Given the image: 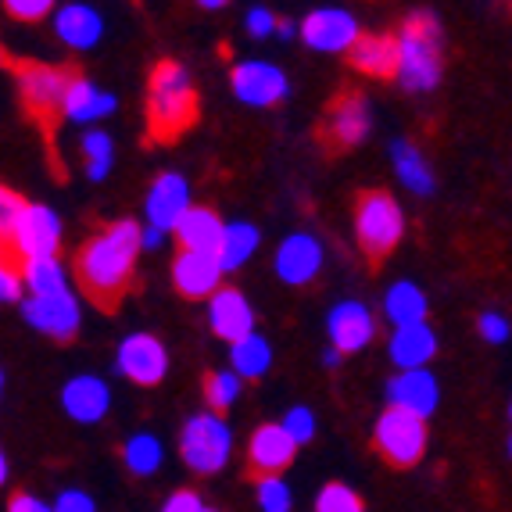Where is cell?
<instances>
[{
	"label": "cell",
	"mask_w": 512,
	"mask_h": 512,
	"mask_svg": "<svg viewBox=\"0 0 512 512\" xmlns=\"http://www.w3.org/2000/svg\"><path fill=\"white\" fill-rule=\"evenodd\" d=\"M144 226L133 219H119L97 230L86 240L76 255V276L83 283V291L101 305H115L126 294L133 269H137V255L144 251L140 244Z\"/></svg>",
	"instance_id": "obj_1"
},
{
	"label": "cell",
	"mask_w": 512,
	"mask_h": 512,
	"mask_svg": "<svg viewBox=\"0 0 512 512\" xmlns=\"http://www.w3.org/2000/svg\"><path fill=\"white\" fill-rule=\"evenodd\" d=\"M444 76V29L434 11H412L398 29V86L430 94Z\"/></svg>",
	"instance_id": "obj_2"
},
{
	"label": "cell",
	"mask_w": 512,
	"mask_h": 512,
	"mask_svg": "<svg viewBox=\"0 0 512 512\" xmlns=\"http://www.w3.org/2000/svg\"><path fill=\"white\" fill-rule=\"evenodd\" d=\"M197 122V86L187 65L158 61L147 79V126L158 140L180 137Z\"/></svg>",
	"instance_id": "obj_3"
},
{
	"label": "cell",
	"mask_w": 512,
	"mask_h": 512,
	"mask_svg": "<svg viewBox=\"0 0 512 512\" xmlns=\"http://www.w3.org/2000/svg\"><path fill=\"white\" fill-rule=\"evenodd\" d=\"M180 455L187 470L201 477H215L226 470L233 455V427L222 412H194L180 430Z\"/></svg>",
	"instance_id": "obj_4"
},
{
	"label": "cell",
	"mask_w": 512,
	"mask_h": 512,
	"mask_svg": "<svg viewBox=\"0 0 512 512\" xmlns=\"http://www.w3.org/2000/svg\"><path fill=\"white\" fill-rule=\"evenodd\" d=\"M405 237V208L387 190H369L355 205V240L369 258L391 255Z\"/></svg>",
	"instance_id": "obj_5"
},
{
	"label": "cell",
	"mask_w": 512,
	"mask_h": 512,
	"mask_svg": "<svg viewBox=\"0 0 512 512\" xmlns=\"http://www.w3.org/2000/svg\"><path fill=\"white\" fill-rule=\"evenodd\" d=\"M427 419L412 416L402 409H384L373 423V448L391 462L394 470H409L427 455Z\"/></svg>",
	"instance_id": "obj_6"
},
{
	"label": "cell",
	"mask_w": 512,
	"mask_h": 512,
	"mask_svg": "<svg viewBox=\"0 0 512 512\" xmlns=\"http://www.w3.org/2000/svg\"><path fill=\"white\" fill-rule=\"evenodd\" d=\"M72 72L61 65H47V61H18L15 65V86L18 97L33 111L36 119H51L58 115L65 94H69Z\"/></svg>",
	"instance_id": "obj_7"
},
{
	"label": "cell",
	"mask_w": 512,
	"mask_h": 512,
	"mask_svg": "<svg viewBox=\"0 0 512 512\" xmlns=\"http://www.w3.org/2000/svg\"><path fill=\"white\" fill-rule=\"evenodd\" d=\"M61 240H65L61 215L54 212L51 205L29 201L22 219H18L15 233L4 240V248L22 258V262H29V258H54L61 251Z\"/></svg>",
	"instance_id": "obj_8"
},
{
	"label": "cell",
	"mask_w": 512,
	"mask_h": 512,
	"mask_svg": "<svg viewBox=\"0 0 512 512\" xmlns=\"http://www.w3.org/2000/svg\"><path fill=\"white\" fill-rule=\"evenodd\" d=\"M230 90L244 108H273L287 101L291 83L280 65L265 58H244L230 69Z\"/></svg>",
	"instance_id": "obj_9"
},
{
	"label": "cell",
	"mask_w": 512,
	"mask_h": 512,
	"mask_svg": "<svg viewBox=\"0 0 512 512\" xmlns=\"http://www.w3.org/2000/svg\"><path fill=\"white\" fill-rule=\"evenodd\" d=\"M22 319L36 333L51 337V341H72L83 326V308L72 291L61 294H29L22 301Z\"/></svg>",
	"instance_id": "obj_10"
},
{
	"label": "cell",
	"mask_w": 512,
	"mask_h": 512,
	"mask_svg": "<svg viewBox=\"0 0 512 512\" xmlns=\"http://www.w3.org/2000/svg\"><path fill=\"white\" fill-rule=\"evenodd\" d=\"M115 369L137 387H158L169 373V351L154 333H126L115 351Z\"/></svg>",
	"instance_id": "obj_11"
},
{
	"label": "cell",
	"mask_w": 512,
	"mask_h": 512,
	"mask_svg": "<svg viewBox=\"0 0 512 512\" xmlns=\"http://www.w3.org/2000/svg\"><path fill=\"white\" fill-rule=\"evenodd\" d=\"M359 36V18L348 8H316L301 18V40L316 54H351Z\"/></svg>",
	"instance_id": "obj_12"
},
{
	"label": "cell",
	"mask_w": 512,
	"mask_h": 512,
	"mask_svg": "<svg viewBox=\"0 0 512 512\" xmlns=\"http://www.w3.org/2000/svg\"><path fill=\"white\" fill-rule=\"evenodd\" d=\"M194 208V190H190L183 172H162L144 194V219L147 226H158L165 233H176L183 215Z\"/></svg>",
	"instance_id": "obj_13"
},
{
	"label": "cell",
	"mask_w": 512,
	"mask_h": 512,
	"mask_svg": "<svg viewBox=\"0 0 512 512\" xmlns=\"http://www.w3.org/2000/svg\"><path fill=\"white\" fill-rule=\"evenodd\" d=\"M326 337L330 348H337L341 355H355L366 351L376 337V316L373 308L359 298H344L326 312Z\"/></svg>",
	"instance_id": "obj_14"
},
{
	"label": "cell",
	"mask_w": 512,
	"mask_h": 512,
	"mask_svg": "<svg viewBox=\"0 0 512 512\" xmlns=\"http://www.w3.org/2000/svg\"><path fill=\"white\" fill-rule=\"evenodd\" d=\"M323 262H326V248L323 240L316 233L298 230V233H287L280 240V248H276L273 258V269L283 283H291V287H305L312 283L319 273H323Z\"/></svg>",
	"instance_id": "obj_15"
},
{
	"label": "cell",
	"mask_w": 512,
	"mask_h": 512,
	"mask_svg": "<svg viewBox=\"0 0 512 512\" xmlns=\"http://www.w3.org/2000/svg\"><path fill=\"white\" fill-rule=\"evenodd\" d=\"M437 405H441V384L430 369H398L387 380V409H402L419 419H430Z\"/></svg>",
	"instance_id": "obj_16"
},
{
	"label": "cell",
	"mask_w": 512,
	"mask_h": 512,
	"mask_svg": "<svg viewBox=\"0 0 512 512\" xmlns=\"http://www.w3.org/2000/svg\"><path fill=\"white\" fill-rule=\"evenodd\" d=\"M61 409L72 423L94 427L111 412V387L104 376L97 373H76L61 387Z\"/></svg>",
	"instance_id": "obj_17"
},
{
	"label": "cell",
	"mask_w": 512,
	"mask_h": 512,
	"mask_svg": "<svg viewBox=\"0 0 512 512\" xmlns=\"http://www.w3.org/2000/svg\"><path fill=\"white\" fill-rule=\"evenodd\" d=\"M222 269L219 255L212 251H183L172 258V283H176V291L190 301H201V298H212L215 291L222 287Z\"/></svg>",
	"instance_id": "obj_18"
},
{
	"label": "cell",
	"mask_w": 512,
	"mask_h": 512,
	"mask_svg": "<svg viewBox=\"0 0 512 512\" xmlns=\"http://www.w3.org/2000/svg\"><path fill=\"white\" fill-rule=\"evenodd\" d=\"M208 326L219 341L237 344L244 341L248 333H255V308L244 298V291L237 287H219V291L208 298Z\"/></svg>",
	"instance_id": "obj_19"
},
{
	"label": "cell",
	"mask_w": 512,
	"mask_h": 512,
	"mask_svg": "<svg viewBox=\"0 0 512 512\" xmlns=\"http://www.w3.org/2000/svg\"><path fill=\"white\" fill-rule=\"evenodd\" d=\"M54 36H58L69 51H94L97 43L104 40V15L94 4H83V0H72V4H61L51 18Z\"/></svg>",
	"instance_id": "obj_20"
},
{
	"label": "cell",
	"mask_w": 512,
	"mask_h": 512,
	"mask_svg": "<svg viewBox=\"0 0 512 512\" xmlns=\"http://www.w3.org/2000/svg\"><path fill=\"white\" fill-rule=\"evenodd\" d=\"M298 455V441H294L283 423H262L248 441V466L258 477H280Z\"/></svg>",
	"instance_id": "obj_21"
},
{
	"label": "cell",
	"mask_w": 512,
	"mask_h": 512,
	"mask_svg": "<svg viewBox=\"0 0 512 512\" xmlns=\"http://www.w3.org/2000/svg\"><path fill=\"white\" fill-rule=\"evenodd\" d=\"M373 133V104L362 94H341L326 115V137L337 147H359Z\"/></svg>",
	"instance_id": "obj_22"
},
{
	"label": "cell",
	"mask_w": 512,
	"mask_h": 512,
	"mask_svg": "<svg viewBox=\"0 0 512 512\" xmlns=\"http://www.w3.org/2000/svg\"><path fill=\"white\" fill-rule=\"evenodd\" d=\"M115 108H119V97L111 94V90H101L94 79L86 76H72L69 94H65V104H61V115L69 122H76V126L90 129L101 119H108V115H115Z\"/></svg>",
	"instance_id": "obj_23"
},
{
	"label": "cell",
	"mask_w": 512,
	"mask_h": 512,
	"mask_svg": "<svg viewBox=\"0 0 512 512\" xmlns=\"http://www.w3.org/2000/svg\"><path fill=\"white\" fill-rule=\"evenodd\" d=\"M387 355L398 369H427L437 355V330L430 323L394 326Z\"/></svg>",
	"instance_id": "obj_24"
},
{
	"label": "cell",
	"mask_w": 512,
	"mask_h": 512,
	"mask_svg": "<svg viewBox=\"0 0 512 512\" xmlns=\"http://www.w3.org/2000/svg\"><path fill=\"white\" fill-rule=\"evenodd\" d=\"M391 165H394V176H398V183H402L409 194L430 197L437 190L434 165H430V158L419 151L412 140H405V137L391 140Z\"/></svg>",
	"instance_id": "obj_25"
},
{
	"label": "cell",
	"mask_w": 512,
	"mask_h": 512,
	"mask_svg": "<svg viewBox=\"0 0 512 512\" xmlns=\"http://www.w3.org/2000/svg\"><path fill=\"white\" fill-rule=\"evenodd\" d=\"M348 61L362 76L373 79H394L398 76V36L387 33H362L359 43L351 47Z\"/></svg>",
	"instance_id": "obj_26"
},
{
	"label": "cell",
	"mask_w": 512,
	"mask_h": 512,
	"mask_svg": "<svg viewBox=\"0 0 512 512\" xmlns=\"http://www.w3.org/2000/svg\"><path fill=\"white\" fill-rule=\"evenodd\" d=\"M222 237H226V222L219 219V212H212L205 205H194L176 226V240H180L183 251H212V255H219Z\"/></svg>",
	"instance_id": "obj_27"
},
{
	"label": "cell",
	"mask_w": 512,
	"mask_h": 512,
	"mask_svg": "<svg viewBox=\"0 0 512 512\" xmlns=\"http://www.w3.org/2000/svg\"><path fill=\"white\" fill-rule=\"evenodd\" d=\"M430 312V298L427 291L412 280H398L387 287L384 294V319L394 326H412V323H427Z\"/></svg>",
	"instance_id": "obj_28"
},
{
	"label": "cell",
	"mask_w": 512,
	"mask_h": 512,
	"mask_svg": "<svg viewBox=\"0 0 512 512\" xmlns=\"http://www.w3.org/2000/svg\"><path fill=\"white\" fill-rule=\"evenodd\" d=\"M258 244H262V233H258L255 222H248V219L226 222V237H222V248H219L222 269H226V273L244 269V265L258 255Z\"/></svg>",
	"instance_id": "obj_29"
},
{
	"label": "cell",
	"mask_w": 512,
	"mask_h": 512,
	"mask_svg": "<svg viewBox=\"0 0 512 512\" xmlns=\"http://www.w3.org/2000/svg\"><path fill=\"white\" fill-rule=\"evenodd\" d=\"M230 369H237L244 380H262L273 369V344L262 333H248L244 341L230 344Z\"/></svg>",
	"instance_id": "obj_30"
},
{
	"label": "cell",
	"mask_w": 512,
	"mask_h": 512,
	"mask_svg": "<svg viewBox=\"0 0 512 512\" xmlns=\"http://www.w3.org/2000/svg\"><path fill=\"white\" fill-rule=\"evenodd\" d=\"M79 151H83V172L90 183H104L108 180L111 165H115V137L108 129L90 126L79 137Z\"/></svg>",
	"instance_id": "obj_31"
},
{
	"label": "cell",
	"mask_w": 512,
	"mask_h": 512,
	"mask_svg": "<svg viewBox=\"0 0 512 512\" xmlns=\"http://www.w3.org/2000/svg\"><path fill=\"white\" fill-rule=\"evenodd\" d=\"M122 462H126V470L133 477H154L165 462V444L151 430H140V434H133L122 444Z\"/></svg>",
	"instance_id": "obj_32"
},
{
	"label": "cell",
	"mask_w": 512,
	"mask_h": 512,
	"mask_svg": "<svg viewBox=\"0 0 512 512\" xmlns=\"http://www.w3.org/2000/svg\"><path fill=\"white\" fill-rule=\"evenodd\" d=\"M22 276H26L29 294L72 291L69 269H65V262H61L58 255H54V258H29V262H22Z\"/></svg>",
	"instance_id": "obj_33"
},
{
	"label": "cell",
	"mask_w": 512,
	"mask_h": 512,
	"mask_svg": "<svg viewBox=\"0 0 512 512\" xmlns=\"http://www.w3.org/2000/svg\"><path fill=\"white\" fill-rule=\"evenodd\" d=\"M240 391H244V376L237 369H215L205 380V402L212 412H226L237 405Z\"/></svg>",
	"instance_id": "obj_34"
},
{
	"label": "cell",
	"mask_w": 512,
	"mask_h": 512,
	"mask_svg": "<svg viewBox=\"0 0 512 512\" xmlns=\"http://www.w3.org/2000/svg\"><path fill=\"white\" fill-rule=\"evenodd\" d=\"M255 498L262 512H294V491L283 480V473L280 477H258Z\"/></svg>",
	"instance_id": "obj_35"
},
{
	"label": "cell",
	"mask_w": 512,
	"mask_h": 512,
	"mask_svg": "<svg viewBox=\"0 0 512 512\" xmlns=\"http://www.w3.org/2000/svg\"><path fill=\"white\" fill-rule=\"evenodd\" d=\"M312 512H366V502L359 498V491H351L348 484L333 480V484H326L316 495Z\"/></svg>",
	"instance_id": "obj_36"
},
{
	"label": "cell",
	"mask_w": 512,
	"mask_h": 512,
	"mask_svg": "<svg viewBox=\"0 0 512 512\" xmlns=\"http://www.w3.org/2000/svg\"><path fill=\"white\" fill-rule=\"evenodd\" d=\"M280 423H283V430H287V434L298 441V448L316 437V412L308 409V405H291V409L283 412Z\"/></svg>",
	"instance_id": "obj_37"
},
{
	"label": "cell",
	"mask_w": 512,
	"mask_h": 512,
	"mask_svg": "<svg viewBox=\"0 0 512 512\" xmlns=\"http://www.w3.org/2000/svg\"><path fill=\"white\" fill-rule=\"evenodd\" d=\"M58 8V0H4V11L15 22H43V18H54Z\"/></svg>",
	"instance_id": "obj_38"
},
{
	"label": "cell",
	"mask_w": 512,
	"mask_h": 512,
	"mask_svg": "<svg viewBox=\"0 0 512 512\" xmlns=\"http://www.w3.org/2000/svg\"><path fill=\"white\" fill-rule=\"evenodd\" d=\"M26 298H29L26 276H22V269L11 265V258H4V265H0V301L4 305H22Z\"/></svg>",
	"instance_id": "obj_39"
},
{
	"label": "cell",
	"mask_w": 512,
	"mask_h": 512,
	"mask_svg": "<svg viewBox=\"0 0 512 512\" xmlns=\"http://www.w3.org/2000/svg\"><path fill=\"white\" fill-rule=\"evenodd\" d=\"M26 205H29L26 197L15 194L11 187L0 190V237L4 240L15 233V226H18V219H22V212H26Z\"/></svg>",
	"instance_id": "obj_40"
},
{
	"label": "cell",
	"mask_w": 512,
	"mask_h": 512,
	"mask_svg": "<svg viewBox=\"0 0 512 512\" xmlns=\"http://www.w3.org/2000/svg\"><path fill=\"white\" fill-rule=\"evenodd\" d=\"M477 333H480V341H487V344H505L512 337V323H509V316H502V312H495V308H487V312H480V319H477Z\"/></svg>",
	"instance_id": "obj_41"
},
{
	"label": "cell",
	"mask_w": 512,
	"mask_h": 512,
	"mask_svg": "<svg viewBox=\"0 0 512 512\" xmlns=\"http://www.w3.org/2000/svg\"><path fill=\"white\" fill-rule=\"evenodd\" d=\"M276 26H280V18L269 8H262V4L244 15V29H248L251 40H269V36H276Z\"/></svg>",
	"instance_id": "obj_42"
},
{
	"label": "cell",
	"mask_w": 512,
	"mask_h": 512,
	"mask_svg": "<svg viewBox=\"0 0 512 512\" xmlns=\"http://www.w3.org/2000/svg\"><path fill=\"white\" fill-rule=\"evenodd\" d=\"M54 512H97V502L83 487H65V491H58V498H54Z\"/></svg>",
	"instance_id": "obj_43"
},
{
	"label": "cell",
	"mask_w": 512,
	"mask_h": 512,
	"mask_svg": "<svg viewBox=\"0 0 512 512\" xmlns=\"http://www.w3.org/2000/svg\"><path fill=\"white\" fill-rule=\"evenodd\" d=\"M205 509L208 505L201 502V495H197V491H187V487H183V491H172V495L162 502V512H205Z\"/></svg>",
	"instance_id": "obj_44"
},
{
	"label": "cell",
	"mask_w": 512,
	"mask_h": 512,
	"mask_svg": "<svg viewBox=\"0 0 512 512\" xmlns=\"http://www.w3.org/2000/svg\"><path fill=\"white\" fill-rule=\"evenodd\" d=\"M8 512H54V505H47L43 498L29 495V491H18V495H11Z\"/></svg>",
	"instance_id": "obj_45"
},
{
	"label": "cell",
	"mask_w": 512,
	"mask_h": 512,
	"mask_svg": "<svg viewBox=\"0 0 512 512\" xmlns=\"http://www.w3.org/2000/svg\"><path fill=\"white\" fill-rule=\"evenodd\" d=\"M165 237H169V233L158 230V226H144V233H140V244H144V251H162Z\"/></svg>",
	"instance_id": "obj_46"
},
{
	"label": "cell",
	"mask_w": 512,
	"mask_h": 512,
	"mask_svg": "<svg viewBox=\"0 0 512 512\" xmlns=\"http://www.w3.org/2000/svg\"><path fill=\"white\" fill-rule=\"evenodd\" d=\"M276 36H280V40H294V36H301V22L280 18V26H276Z\"/></svg>",
	"instance_id": "obj_47"
},
{
	"label": "cell",
	"mask_w": 512,
	"mask_h": 512,
	"mask_svg": "<svg viewBox=\"0 0 512 512\" xmlns=\"http://www.w3.org/2000/svg\"><path fill=\"white\" fill-rule=\"evenodd\" d=\"M341 359H344V355H341L337 348H326V351H323V366H326V369H337V366H341Z\"/></svg>",
	"instance_id": "obj_48"
},
{
	"label": "cell",
	"mask_w": 512,
	"mask_h": 512,
	"mask_svg": "<svg viewBox=\"0 0 512 512\" xmlns=\"http://www.w3.org/2000/svg\"><path fill=\"white\" fill-rule=\"evenodd\" d=\"M197 8H205V11H219V8H226L230 0H194Z\"/></svg>",
	"instance_id": "obj_49"
},
{
	"label": "cell",
	"mask_w": 512,
	"mask_h": 512,
	"mask_svg": "<svg viewBox=\"0 0 512 512\" xmlns=\"http://www.w3.org/2000/svg\"><path fill=\"white\" fill-rule=\"evenodd\" d=\"M0 480H4V484L11 480V462H8V455H0Z\"/></svg>",
	"instance_id": "obj_50"
},
{
	"label": "cell",
	"mask_w": 512,
	"mask_h": 512,
	"mask_svg": "<svg viewBox=\"0 0 512 512\" xmlns=\"http://www.w3.org/2000/svg\"><path fill=\"white\" fill-rule=\"evenodd\" d=\"M509 455H512V437H509Z\"/></svg>",
	"instance_id": "obj_51"
},
{
	"label": "cell",
	"mask_w": 512,
	"mask_h": 512,
	"mask_svg": "<svg viewBox=\"0 0 512 512\" xmlns=\"http://www.w3.org/2000/svg\"><path fill=\"white\" fill-rule=\"evenodd\" d=\"M205 512H219V509H205Z\"/></svg>",
	"instance_id": "obj_52"
},
{
	"label": "cell",
	"mask_w": 512,
	"mask_h": 512,
	"mask_svg": "<svg viewBox=\"0 0 512 512\" xmlns=\"http://www.w3.org/2000/svg\"><path fill=\"white\" fill-rule=\"evenodd\" d=\"M509 419H512V405H509Z\"/></svg>",
	"instance_id": "obj_53"
}]
</instances>
